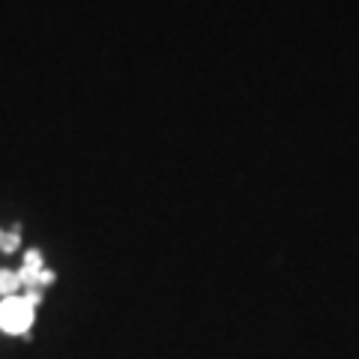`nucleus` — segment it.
<instances>
[{"label": "nucleus", "instance_id": "7ed1b4c3", "mask_svg": "<svg viewBox=\"0 0 359 359\" xmlns=\"http://www.w3.org/2000/svg\"><path fill=\"white\" fill-rule=\"evenodd\" d=\"M25 266L27 269H33V273H42V255L36 252V249H30V252H25Z\"/></svg>", "mask_w": 359, "mask_h": 359}, {"label": "nucleus", "instance_id": "20e7f679", "mask_svg": "<svg viewBox=\"0 0 359 359\" xmlns=\"http://www.w3.org/2000/svg\"><path fill=\"white\" fill-rule=\"evenodd\" d=\"M18 245H21V237H18V231H13V233H6V237H4L0 249H4V252H18Z\"/></svg>", "mask_w": 359, "mask_h": 359}, {"label": "nucleus", "instance_id": "0eeeda50", "mask_svg": "<svg viewBox=\"0 0 359 359\" xmlns=\"http://www.w3.org/2000/svg\"><path fill=\"white\" fill-rule=\"evenodd\" d=\"M0 243H4V233H0Z\"/></svg>", "mask_w": 359, "mask_h": 359}, {"label": "nucleus", "instance_id": "423d86ee", "mask_svg": "<svg viewBox=\"0 0 359 359\" xmlns=\"http://www.w3.org/2000/svg\"><path fill=\"white\" fill-rule=\"evenodd\" d=\"M54 282H57L54 269H42V273H39V287H48V285H54Z\"/></svg>", "mask_w": 359, "mask_h": 359}, {"label": "nucleus", "instance_id": "f03ea898", "mask_svg": "<svg viewBox=\"0 0 359 359\" xmlns=\"http://www.w3.org/2000/svg\"><path fill=\"white\" fill-rule=\"evenodd\" d=\"M18 287H21L18 273H13V269H0V297H15Z\"/></svg>", "mask_w": 359, "mask_h": 359}, {"label": "nucleus", "instance_id": "39448f33", "mask_svg": "<svg viewBox=\"0 0 359 359\" xmlns=\"http://www.w3.org/2000/svg\"><path fill=\"white\" fill-rule=\"evenodd\" d=\"M25 302L30 309H36L39 302H42V294H39V287H33V290H25Z\"/></svg>", "mask_w": 359, "mask_h": 359}, {"label": "nucleus", "instance_id": "f257e3e1", "mask_svg": "<svg viewBox=\"0 0 359 359\" xmlns=\"http://www.w3.org/2000/svg\"><path fill=\"white\" fill-rule=\"evenodd\" d=\"M33 311L25 297H4L0 302V330L6 335H25L30 339V327H33Z\"/></svg>", "mask_w": 359, "mask_h": 359}]
</instances>
